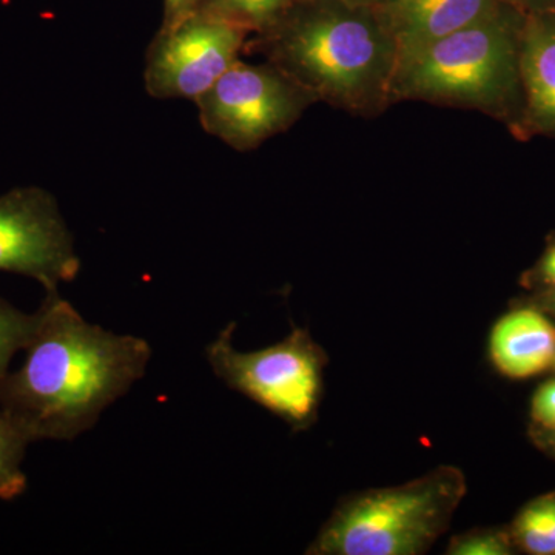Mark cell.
<instances>
[{
  "instance_id": "cell-1",
  "label": "cell",
  "mask_w": 555,
  "mask_h": 555,
  "mask_svg": "<svg viewBox=\"0 0 555 555\" xmlns=\"http://www.w3.org/2000/svg\"><path fill=\"white\" fill-rule=\"evenodd\" d=\"M25 361L0 382V409L30 441L75 440L144 378L147 339L90 324L60 292H47Z\"/></svg>"
},
{
  "instance_id": "cell-2",
  "label": "cell",
  "mask_w": 555,
  "mask_h": 555,
  "mask_svg": "<svg viewBox=\"0 0 555 555\" xmlns=\"http://www.w3.org/2000/svg\"><path fill=\"white\" fill-rule=\"evenodd\" d=\"M246 50L261 54L318 102L374 118L392 105L398 42L383 9L294 0Z\"/></svg>"
},
{
  "instance_id": "cell-3",
  "label": "cell",
  "mask_w": 555,
  "mask_h": 555,
  "mask_svg": "<svg viewBox=\"0 0 555 555\" xmlns=\"http://www.w3.org/2000/svg\"><path fill=\"white\" fill-rule=\"evenodd\" d=\"M526 14L509 0L462 30L398 62L392 104L420 101L520 118V39Z\"/></svg>"
},
{
  "instance_id": "cell-4",
  "label": "cell",
  "mask_w": 555,
  "mask_h": 555,
  "mask_svg": "<svg viewBox=\"0 0 555 555\" xmlns=\"http://www.w3.org/2000/svg\"><path fill=\"white\" fill-rule=\"evenodd\" d=\"M466 495L454 466L393 488L369 489L345 500L321 528L310 555H418L447 532Z\"/></svg>"
},
{
  "instance_id": "cell-5",
  "label": "cell",
  "mask_w": 555,
  "mask_h": 555,
  "mask_svg": "<svg viewBox=\"0 0 555 555\" xmlns=\"http://www.w3.org/2000/svg\"><path fill=\"white\" fill-rule=\"evenodd\" d=\"M235 328L230 323L207 347L214 374L295 429L308 427L323 392L324 350L306 328L295 327L276 345L241 352L233 346Z\"/></svg>"
},
{
  "instance_id": "cell-6",
  "label": "cell",
  "mask_w": 555,
  "mask_h": 555,
  "mask_svg": "<svg viewBox=\"0 0 555 555\" xmlns=\"http://www.w3.org/2000/svg\"><path fill=\"white\" fill-rule=\"evenodd\" d=\"M317 102L270 62L236 61L195 104L208 134L236 152H251L291 129Z\"/></svg>"
},
{
  "instance_id": "cell-7",
  "label": "cell",
  "mask_w": 555,
  "mask_h": 555,
  "mask_svg": "<svg viewBox=\"0 0 555 555\" xmlns=\"http://www.w3.org/2000/svg\"><path fill=\"white\" fill-rule=\"evenodd\" d=\"M248 38L240 25L201 10L159 28L145 54V90L156 100L195 102L240 61Z\"/></svg>"
},
{
  "instance_id": "cell-8",
  "label": "cell",
  "mask_w": 555,
  "mask_h": 555,
  "mask_svg": "<svg viewBox=\"0 0 555 555\" xmlns=\"http://www.w3.org/2000/svg\"><path fill=\"white\" fill-rule=\"evenodd\" d=\"M79 270L75 238L49 190L30 185L0 196V272L31 278L51 292Z\"/></svg>"
},
{
  "instance_id": "cell-9",
  "label": "cell",
  "mask_w": 555,
  "mask_h": 555,
  "mask_svg": "<svg viewBox=\"0 0 555 555\" xmlns=\"http://www.w3.org/2000/svg\"><path fill=\"white\" fill-rule=\"evenodd\" d=\"M521 138H555V11L528 14L520 39Z\"/></svg>"
},
{
  "instance_id": "cell-10",
  "label": "cell",
  "mask_w": 555,
  "mask_h": 555,
  "mask_svg": "<svg viewBox=\"0 0 555 555\" xmlns=\"http://www.w3.org/2000/svg\"><path fill=\"white\" fill-rule=\"evenodd\" d=\"M500 0H396L385 7L398 42V62L480 21Z\"/></svg>"
},
{
  "instance_id": "cell-11",
  "label": "cell",
  "mask_w": 555,
  "mask_h": 555,
  "mask_svg": "<svg viewBox=\"0 0 555 555\" xmlns=\"http://www.w3.org/2000/svg\"><path fill=\"white\" fill-rule=\"evenodd\" d=\"M491 356L502 374L529 378L555 360V326L534 309L507 313L491 335Z\"/></svg>"
},
{
  "instance_id": "cell-12",
  "label": "cell",
  "mask_w": 555,
  "mask_h": 555,
  "mask_svg": "<svg viewBox=\"0 0 555 555\" xmlns=\"http://www.w3.org/2000/svg\"><path fill=\"white\" fill-rule=\"evenodd\" d=\"M30 438L0 409V500H13L27 489L22 469Z\"/></svg>"
},
{
  "instance_id": "cell-13",
  "label": "cell",
  "mask_w": 555,
  "mask_h": 555,
  "mask_svg": "<svg viewBox=\"0 0 555 555\" xmlns=\"http://www.w3.org/2000/svg\"><path fill=\"white\" fill-rule=\"evenodd\" d=\"M294 0H199V10L240 25L251 35L268 28Z\"/></svg>"
},
{
  "instance_id": "cell-14",
  "label": "cell",
  "mask_w": 555,
  "mask_h": 555,
  "mask_svg": "<svg viewBox=\"0 0 555 555\" xmlns=\"http://www.w3.org/2000/svg\"><path fill=\"white\" fill-rule=\"evenodd\" d=\"M38 324V310L25 313L0 297V382L9 374L11 360L27 347Z\"/></svg>"
},
{
  "instance_id": "cell-15",
  "label": "cell",
  "mask_w": 555,
  "mask_h": 555,
  "mask_svg": "<svg viewBox=\"0 0 555 555\" xmlns=\"http://www.w3.org/2000/svg\"><path fill=\"white\" fill-rule=\"evenodd\" d=\"M514 535L528 553L555 554V540L547 528L545 511L540 500L521 511L514 524Z\"/></svg>"
},
{
  "instance_id": "cell-16",
  "label": "cell",
  "mask_w": 555,
  "mask_h": 555,
  "mask_svg": "<svg viewBox=\"0 0 555 555\" xmlns=\"http://www.w3.org/2000/svg\"><path fill=\"white\" fill-rule=\"evenodd\" d=\"M451 555H506L511 554L507 537L495 531H470L454 537L448 547Z\"/></svg>"
},
{
  "instance_id": "cell-17",
  "label": "cell",
  "mask_w": 555,
  "mask_h": 555,
  "mask_svg": "<svg viewBox=\"0 0 555 555\" xmlns=\"http://www.w3.org/2000/svg\"><path fill=\"white\" fill-rule=\"evenodd\" d=\"M532 418L546 429L555 430V382L546 383L535 393Z\"/></svg>"
},
{
  "instance_id": "cell-18",
  "label": "cell",
  "mask_w": 555,
  "mask_h": 555,
  "mask_svg": "<svg viewBox=\"0 0 555 555\" xmlns=\"http://www.w3.org/2000/svg\"><path fill=\"white\" fill-rule=\"evenodd\" d=\"M199 10V0H164V16L160 28H170L188 20Z\"/></svg>"
},
{
  "instance_id": "cell-19",
  "label": "cell",
  "mask_w": 555,
  "mask_h": 555,
  "mask_svg": "<svg viewBox=\"0 0 555 555\" xmlns=\"http://www.w3.org/2000/svg\"><path fill=\"white\" fill-rule=\"evenodd\" d=\"M509 2L526 16L555 11V0H509Z\"/></svg>"
},
{
  "instance_id": "cell-20",
  "label": "cell",
  "mask_w": 555,
  "mask_h": 555,
  "mask_svg": "<svg viewBox=\"0 0 555 555\" xmlns=\"http://www.w3.org/2000/svg\"><path fill=\"white\" fill-rule=\"evenodd\" d=\"M540 275L547 284L555 287V246L551 247L543 257L542 264H540Z\"/></svg>"
},
{
  "instance_id": "cell-21",
  "label": "cell",
  "mask_w": 555,
  "mask_h": 555,
  "mask_svg": "<svg viewBox=\"0 0 555 555\" xmlns=\"http://www.w3.org/2000/svg\"><path fill=\"white\" fill-rule=\"evenodd\" d=\"M540 503H542L543 511H545L547 528H550L551 535H553L555 540V495L540 499Z\"/></svg>"
},
{
  "instance_id": "cell-22",
  "label": "cell",
  "mask_w": 555,
  "mask_h": 555,
  "mask_svg": "<svg viewBox=\"0 0 555 555\" xmlns=\"http://www.w3.org/2000/svg\"><path fill=\"white\" fill-rule=\"evenodd\" d=\"M346 2L353 3V5L372 7V9H385L396 0H346Z\"/></svg>"
},
{
  "instance_id": "cell-23",
  "label": "cell",
  "mask_w": 555,
  "mask_h": 555,
  "mask_svg": "<svg viewBox=\"0 0 555 555\" xmlns=\"http://www.w3.org/2000/svg\"><path fill=\"white\" fill-rule=\"evenodd\" d=\"M553 302H554V308H555V297H554V301Z\"/></svg>"
},
{
  "instance_id": "cell-24",
  "label": "cell",
  "mask_w": 555,
  "mask_h": 555,
  "mask_svg": "<svg viewBox=\"0 0 555 555\" xmlns=\"http://www.w3.org/2000/svg\"><path fill=\"white\" fill-rule=\"evenodd\" d=\"M554 364H555V360H554Z\"/></svg>"
}]
</instances>
